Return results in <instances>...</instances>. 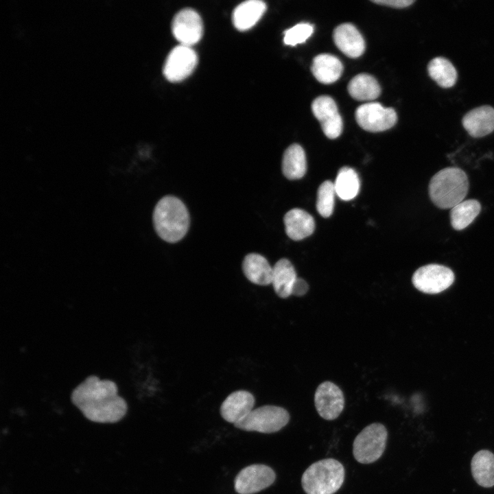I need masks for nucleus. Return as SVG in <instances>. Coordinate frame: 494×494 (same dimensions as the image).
Masks as SVG:
<instances>
[{"instance_id": "20", "label": "nucleus", "mask_w": 494, "mask_h": 494, "mask_svg": "<svg viewBox=\"0 0 494 494\" xmlns=\"http://www.w3.org/2000/svg\"><path fill=\"white\" fill-rule=\"evenodd\" d=\"M266 10L265 2L249 0L239 4L233 10L232 20L234 26L244 31L254 26Z\"/></svg>"}, {"instance_id": "16", "label": "nucleus", "mask_w": 494, "mask_h": 494, "mask_svg": "<svg viewBox=\"0 0 494 494\" xmlns=\"http://www.w3.org/2000/svg\"><path fill=\"white\" fill-rule=\"evenodd\" d=\"M462 125L473 137H484L494 130V108L482 106L468 112L462 118Z\"/></svg>"}, {"instance_id": "29", "label": "nucleus", "mask_w": 494, "mask_h": 494, "mask_svg": "<svg viewBox=\"0 0 494 494\" xmlns=\"http://www.w3.org/2000/svg\"><path fill=\"white\" fill-rule=\"evenodd\" d=\"M314 32L312 25L301 23L287 30L284 32L283 41L285 45L295 46L305 42Z\"/></svg>"}, {"instance_id": "30", "label": "nucleus", "mask_w": 494, "mask_h": 494, "mask_svg": "<svg viewBox=\"0 0 494 494\" xmlns=\"http://www.w3.org/2000/svg\"><path fill=\"white\" fill-rule=\"evenodd\" d=\"M371 1L394 8H403L412 4L414 0H372Z\"/></svg>"}, {"instance_id": "15", "label": "nucleus", "mask_w": 494, "mask_h": 494, "mask_svg": "<svg viewBox=\"0 0 494 494\" xmlns=\"http://www.w3.org/2000/svg\"><path fill=\"white\" fill-rule=\"evenodd\" d=\"M333 38L336 47L349 58H358L365 50L362 36L351 23L338 25L333 31Z\"/></svg>"}, {"instance_id": "2", "label": "nucleus", "mask_w": 494, "mask_h": 494, "mask_svg": "<svg viewBox=\"0 0 494 494\" xmlns=\"http://www.w3.org/2000/svg\"><path fill=\"white\" fill-rule=\"evenodd\" d=\"M154 227L164 241L175 243L186 235L189 226V215L184 203L178 198L166 196L155 206Z\"/></svg>"}, {"instance_id": "13", "label": "nucleus", "mask_w": 494, "mask_h": 494, "mask_svg": "<svg viewBox=\"0 0 494 494\" xmlns=\"http://www.w3.org/2000/svg\"><path fill=\"white\" fill-rule=\"evenodd\" d=\"M311 110L328 138L336 139L341 134L342 119L335 101L331 97L322 95L316 97L312 102Z\"/></svg>"}, {"instance_id": "19", "label": "nucleus", "mask_w": 494, "mask_h": 494, "mask_svg": "<svg viewBox=\"0 0 494 494\" xmlns=\"http://www.w3.org/2000/svg\"><path fill=\"white\" fill-rule=\"evenodd\" d=\"M311 71L318 81L328 84L335 82L340 78L343 65L336 56L321 54L314 58Z\"/></svg>"}, {"instance_id": "21", "label": "nucleus", "mask_w": 494, "mask_h": 494, "mask_svg": "<svg viewBox=\"0 0 494 494\" xmlns=\"http://www.w3.org/2000/svg\"><path fill=\"white\" fill-rule=\"evenodd\" d=\"M298 277L293 265L286 259L279 260L273 267L272 284L276 294L282 298L292 295Z\"/></svg>"}, {"instance_id": "10", "label": "nucleus", "mask_w": 494, "mask_h": 494, "mask_svg": "<svg viewBox=\"0 0 494 494\" xmlns=\"http://www.w3.org/2000/svg\"><path fill=\"white\" fill-rule=\"evenodd\" d=\"M273 469L264 464H252L242 469L234 481L239 494H254L270 486L275 480Z\"/></svg>"}, {"instance_id": "31", "label": "nucleus", "mask_w": 494, "mask_h": 494, "mask_svg": "<svg viewBox=\"0 0 494 494\" xmlns=\"http://www.w3.org/2000/svg\"><path fill=\"white\" fill-rule=\"evenodd\" d=\"M309 289L307 283L301 278H297L293 288L292 294L297 296H301L306 294Z\"/></svg>"}, {"instance_id": "3", "label": "nucleus", "mask_w": 494, "mask_h": 494, "mask_svg": "<svg viewBox=\"0 0 494 494\" xmlns=\"http://www.w3.org/2000/svg\"><path fill=\"white\" fill-rule=\"evenodd\" d=\"M469 189L466 173L458 167H447L434 174L429 184L432 202L440 209H452L462 202Z\"/></svg>"}, {"instance_id": "8", "label": "nucleus", "mask_w": 494, "mask_h": 494, "mask_svg": "<svg viewBox=\"0 0 494 494\" xmlns=\"http://www.w3.org/2000/svg\"><path fill=\"white\" fill-rule=\"evenodd\" d=\"M358 125L369 132H381L392 128L397 121L392 108H386L378 102H369L360 106L355 110Z\"/></svg>"}, {"instance_id": "27", "label": "nucleus", "mask_w": 494, "mask_h": 494, "mask_svg": "<svg viewBox=\"0 0 494 494\" xmlns=\"http://www.w3.org/2000/svg\"><path fill=\"white\" fill-rule=\"evenodd\" d=\"M428 73L440 86L450 88L457 80V71L452 63L445 58L436 57L427 66Z\"/></svg>"}, {"instance_id": "28", "label": "nucleus", "mask_w": 494, "mask_h": 494, "mask_svg": "<svg viewBox=\"0 0 494 494\" xmlns=\"http://www.w3.org/2000/svg\"><path fill=\"white\" fill-rule=\"evenodd\" d=\"M336 191L334 183L331 180L323 182L317 192L316 209L324 217L331 215L334 209Z\"/></svg>"}, {"instance_id": "7", "label": "nucleus", "mask_w": 494, "mask_h": 494, "mask_svg": "<svg viewBox=\"0 0 494 494\" xmlns=\"http://www.w3.org/2000/svg\"><path fill=\"white\" fill-rule=\"evenodd\" d=\"M454 281L453 271L443 265L428 264L417 269L412 281L419 291L427 294H437L447 289Z\"/></svg>"}, {"instance_id": "18", "label": "nucleus", "mask_w": 494, "mask_h": 494, "mask_svg": "<svg viewBox=\"0 0 494 494\" xmlns=\"http://www.w3.org/2000/svg\"><path fill=\"white\" fill-rule=\"evenodd\" d=\"M242 270L246 277L256 285H268L272 283L273 268L261 255H247L242 263Z\"/></svg>"}, {"instance_id": "12", "label": "nucleus", "mask_w": 494, "mask_h": 494, "mask_svg": "<svg viewBox=\"0 0 494 494\" xmlns=\"http://www.w3.org/2000/svg\"><path fill=\"white\" fill-rule=\"evenodd\" d=\"M314 403L322 418L326 420L336 419L344 407L343 392L335 384L325 381L320 384L316 390Z\"/></svg>"}, {"instance_id": "24", "label": "nucleus", "mask_w": 494, "mask_h": 494, "mask_svg": "<svg viewBox=\"0 0 494 494\" xmlns=\"http://www.w3.org/2000/svg\"><path fill=\"white\" fill-rule=\"evenodd\" d=\"M347 89L350 95L358 101L373 100L381 93L377 80L367 73H360L353 77L349 82Z\"/></svg>"}, {"instance_id": "11", "label": "nucleus", "mask_w": 494, "mask_h": 494, "mask_svg": "<svg viewBox=\"0 0 494 494\" xmlns=\"http://www.w3.org/2000/svg\"><path fill=\"white\" fill-rule=\"evenodd\" d=\"M172 31L181 45L191 47L202 38L203 25L199 14L192 8H184L174 16Z\"/></svg>"}, {"instance_id": "23", "label": "nucleus", "mask_w": 494, "mask_h": 494, "mask_svg": "<svg viewBox=\"0 0 494 494\" xmlns=\"http://www.w3.org/2000/svg\"><path fill=\"white\" fill-rule=\"evenodd\" d=\"M307 161L305 153L298 144L290 145L285 151L282 160V172L289 180L300 179L305 174Z\"/></svg>"}, {"instance_id": "5", "label": "nucleus", "mask_w": 494, "mask_h": 494, "mask_svg": "<svg viewBox=\"0 0 494 494\" xmlns=\"http://www.w3.org/2000/svg\"><path fill=\"white\" fill-rule=\"evenodd\" d=\"M388 438L386 427L373 423L364 427L355 437L353 443L355 459L362 464H370L377 460L383 454Z\"/></svg>"}, {"instance_id": "25", "label": "nucleus", "mask_w": 494, "mask_h": 494, "mask_svg": "<svg viewBox=\"0 0 494 494\" xmlns=\"http://www.w3.org/2000/svg\"><path fill=\"white\" fill-rule=\"evenodd\" d=\"M481 211L480 203L475 199L463 200L450 211V220L452 227L460 231L471 224Z\"/></svg>"}, {"instance_id": "17", "label": "nucleus", "mask_w": 494, "mask_h": 494, "mask_svg": "<svg viewBox=\"0 0 494 494\" xmlns=\"http://www.w3.org/2000/svg\"><path fill=\"white\" fill-rule=\"evenodd\" d=\"M285 232L293 240H301L311 235L315 228L313 217L307 211L293 209L284 216Z\"/></svg>"}, {"instance_id": "14", "label": "nucleus", "mask_w": 494, "mask_h": 494, "mask_svg": "<svg viewBox=\"0 0 494 494\" xmlns=\"http://www.w3.org/2000/svg\"><path fill=\"white\" fill-rule=\"evenodd\" d=\"M255 401L254 396L248 391L233 392L222 403L220 414L225 421L235 424L252 410Z\"/></svg>"}, {"instance_id": "4", "label": "nucleus", "mask_w": 494, "mask_h": 494, "mask_svg": "<svg viewBox=\"0 0 494 494\" xmlns=\"http://www.w3.org/2000/svg\"><path fill=\"white\" fill-rule=\"evenodd\" d=\"M344 478L342 464L326 458L313 463L304 471L301 485L307 494H333L340 489Z\"/></svg>"}, {"instance_id": "6", "label": "nucleus", "mask_w": 494, "mask_h": 494, "mask_svg": "<svg viewBox=\"0 0 494 494\" xmlns=\"http://www.w3.org/2000/svg\"><path fill=\"white\" fill-rule=\"evenodd\" d=\"M290 420L288 412L276 405H263L252 410L244 419L234 424L245 431L273 433L285 426Z\"/></svg>"}, {"instance_id": "26", "label": "nucleus", "mask_w": 494, "mask_h": 494, "mask_svg": "<svg viewBox=\"0 0 494 494\" xmlns=\"http://www.w3.org/2000/svg\"><path fill=\"white\" fill-rule=\"evenodd\" d=\"M333 183L336 195L342 200H351L359 193L360 179L356 172L351 167H342Z\"/></svg>"}, {"instance_id": "1", "label": "nucleus", "mask_w": 494, "mask_h": 494, "mask_svg": "<svg viewBox=\"0 0 494 494\" xmlns=\"http://www.w3.org/2000/svg\"><path fill=\"white\" fill-rule=\"evenodd\" d=\"M70 399L84 417L94 423H117L128 410L126 400L120 395L117 383L94 374L71 390Z\"/></svg>"}, {"instance_id": "22", "label": "nucleus", "mask_w": 494, "mask_h": 494, "mask_svg": "<svg viewBox=\"0 0 494 494\" xmlns=\"http://www.w3.org/2000/svg\"><path fill=\"white\" fill-rule=\"evenodd\" d=\"M471 473L475 481L481 486H494V454L489 450H480L473 457Z\"/></svg>"}, {"instance_id": "9", "label": "nucleus", "mask_w": 494, "mask_h": 494, "mask_svg": "<svg viewBox=\"0 0 494 494\" xmlns=\"http://www.w3.org/2000/svg\"><path fill=\"white\" fill-rule=\"evenodd\" d=\"M197 62V54L191 47L180 44L174 47L167 56L163 74L169 81H181L193 72Z\"/></svg>"}]
</instances>
